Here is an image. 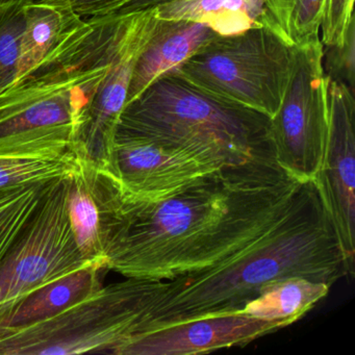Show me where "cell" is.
<instances>
[{"label":"cell","instance_id":"9","mask_svg":"<svg viewBox=\"0 0 355 355\" xmlns=\"http://www.w3.org/2000/svg\"><path fill=\"white\" fill-rule=\"evenodd\" d=\"M327 93V143L313 182L347 263L354 271L355 96L346 86L329 78Z\"/></svg>","mask_w":355,"mask_h":355},{"label":"cell","instance_id":"21","mask_svg":"<svg viewBox=\"0 0 355 355\" xmlns=\"http://www.w3.org/2000/svg\"><path fill=\"white\" fill-rule=\"evenodd\" d=\"M76 151L59 157H0V189L68 178L80 171Z\"/></svg>","mask_w":355,"mask_h":355},{"label":"cell","instance_id":"13","mask_svg":"<svg viewBox=\"0 0 355 355\" xmlns=\"http://www.w3.org/2000/svg\"><path fill=\"white\" fill-rule=\"evenodd\" d=\"M217 37V33L198 22L159 19L135 66L126 105Z\"/></svg>","mask_w":355,"mask_h":355},{"label":"cell","instance_id":"3","mask_svg":"<svg viewBox=\"0 0 355 355\" xmlns=\"http://www.w3.org/2000/svg\"><path fill=\"white\" fill-rule=\"evenodd\" d=\"M128 19L84 18L40 63L0 92V157L76 151Z\"/></svg>","mask_w":355,"mask_h":355},{"label":"cell","instance_id":"22","mask_svg":"<svg viewBox=\"0 0 355 355\" xmlns=\"http://www.w3.org/2000/svg\"><path fill=\"white\" fill-rule=\"evenodd\" d=\"M26 0L0 5V92L13 82L24 28Z\"/></svg>","mask_w":355,"mask_h":355},{"label":"cell","instance_id":"1","mask_svg":"<svg viewBox=\"0 0 355 355\" xmlns=\"http://www.w3.org/2000/svg\"><path fill=\"white\" fill-rule=\"evenodd\" d=\"M84 166L101 216L107 269L153 280L173 279L236 254L277 225L313 182L290 178L276 162L252 161L148 202L105 170Z\"/></svg>","mask_w":355,"mask_h":355},{"label":"cell","instance_id":"20","mask_svg":"<svg viewBox=\"0 0 355 355\" xmlns=\"http://www.w3.org/2000/svg\"><path fill=\"white\" fill-rule=\"evenodd\" d=\"M68 215L74 239L82 254L88 261L105 259L101 247V216L83 159L80 171L71 178Z\"/></svg>","mask_w":355,"mask_h":355},{"label":"cell","instance_id":"4","mask_svg":"<svg viewBox=\"0 0 355 355\" xmlns=\"http://www.w3.org/2000/svg\"><path fill=\"white\" fill-rule=\"evenodd\" d=\"M270 119L211 96L169 72L125 105L116 135L182 147L223 167H236L276 162Z\"/></svg>","mask_w":355,"mask_h":355},{"label":"cell","instance_id":"17","mask_svg":"<svg viewBox=\"0 0 355 355\" xmlns=\"http://www.w3.org/2000/svg\"><path fill=\"white\" fill-rule=\"evenodd\" d=\"M325 282L292 276L263 284L238 313L290 326L304 317L329 293Z\"/></svg>","mask_w":355,"mask_h":355},{"label":"cell","instance_id":"8","mask_svg":"<svg viewBox=\"0 0 355 355\" xmlns=\"http://www.w3.org/2000/svg\"><path fill=\"white\" fill-rule=\"evenodd\" d=\"M72 176L53 184L24 234L0 263V319L31 293L93 261L80 252L70 225Z\"/></svg>","mask_w":355,"mask_h":355},{"label":"cell","instance_id":"15","mask_svg":"<svg viewBox=\"0 0 355 355\" xmlns=\"http://www.w3.org/2000/svg\"><path fill=\"white\" fill-rule=\"evenodd\" d=\"M83 19L70 0H26L24 28L13 82L40 63Z\"/></svg>","mask_w":355,"mask_h":355},{"label":"cell","instance_id":"6","mask_svg":"<svg viewBox=\"0 0 355 355\" xmlns=\"http://www.w3.org/2000/svg\"><path fill=\"white\" fill-rule=\"evenodd\" d=\"M293 51L267 26H255L217 37L171 72L211 96L272 118L288 87Z\"/></svg>","mask_w":355,"mask_h":355},{"label":"cell","instance_id":"5","mask_svg":"<svg viewBox=\"0 0 355 355\" xmlns=\"http://www.w3.org/2000/svg\"><path fill=\"white\" fill-rule=\"evenodd\" d=\"M164 288L143 278L103 286L51 319L0 334V355H119L146 329Z\"/></svg>","mask_w":355,"mask_h":355},{"label":"cell","instance_id":"18","mask_svg":"<svg viewBox=\"0 0 355 355\" xmlns=\"http://www.w3.org/2000/svg\"><path fill=\"white\" fill-rule=\"evenodd\" d=\"M327 0H266L263 26L290 46L320 37Z\"/></svg>","mask_w":355,"mask_h":355},{"label":"cell","instance_id":"19","mask_svg":"<svg viewBox=\"0 0 355 355\" xmlns=\"http://www.w3.org/2000/svg\"><path fill=\"white\" fill-rule=\"evenodd\" d=\"M58 180L0 189V263L21 238Z\"/></svg>","mask_w":355,"mask_h":355},{"label":"cell","instance_id":"10","mask_svg":"<svg viewBox=\"0 0 355 355\" xmlns=\"http://www.w3.org/2000/svg\"><path fill=\"white\" fill-rule=\"evenodd\" d=\"M223 166L189 149L141 137L115 135L105 171L135 198L148 202L169 198Z\"/></svg>","mask_w":355,"mask_h":355},{"label":"cell","instance_id":"27","mask_svg":"<svg viewBox=\"0 0 355 355\" xmlns=\"http://www.w3.org/2000/svg\"><path fill=\"white\" fill-rule=\"evenodd\" d=\"M28 1H32V3H36V1H41V0H28Z\"/></svg>","mask_w":355,"mask_h":355},{"label":"cell","instance_id":"14","mask_svg":"<svg viewBox=\"0 0 355 355\" xmlns=\"http://www.w3.org/2000/svg\"><path fill=\"white\" fill-rule=\"evenodd\" d=\"M105 259L91 261L18 301L0 319V334L51 319L103 288Z\"/></svg>","mask_w":355,"mask_h":355},{"label":"cell","instance_id":"24","mask_svg":"<svg viewBox=\"0 0 355 355\" xmlns=\"http://www.w3.org/2000/svg\"><path fill=\"white\" fill-rule=\"evenodd\" d=\"M354 17V0H327L320 38L324 46L340 45L349 22Z\"/></svg>","mask_w":355,"mask_h":355},{"label":"cell","instance_id":"26","mask_svg":"<svg viewBox=\"0 0 355 355\" xmlns=\"http://www.w3.org/2000/svg\"><path fill=\"white\" fill-rule=\"evenodd\" d=\"M14 1H18V0H0V5H5V3H14Z\"/></svg>","mask_w":355,"mask_h":355},{"label":"cell","instance_id":"7","mask_svg":"<svg viewBox=\"0 0 355 355\" xmlns=\"http://www.w3.org/2000/svg\"><path fill=\"white\" fill-rule=\"evenodd\" d=\"M323 55L320 37L294 46L288 87L270 119L276 163L298 182L315 180L325 155L328 93Z\"/></svg>","mask_w":355,"mask_h":355},{"label":"cell","instance_id":"25","mask_svg":"<svg viewBox=\"0 0 355 355\" xmlns=\"http://www.w3.org/2000/svg\"><path fill=\"white\" fill-rule=\"evenodd\" d=\"M173 0H128L124 3L115 15H126V14L136 13V12L145 11L153 9L162 3H169Z\"/></svg>","mask_w":355,"mask_h":355},{"label":"cell","instance_id":"16","mask_svg":"<svg viewBox=\"0 0 355 355\" xmlns=\"http://www.w3.org/2000/svg\"><path fill=\"white\" fill-rule=\"evenodd\" d=\"M266 0H173L155 7L161 20H187L232 36L263 26Z\"/></svg>","mask_w":355,"mask_h":355},{"label":"cell","instance_id":"11","mask_svg":"<svg viewBox=\"0 0 355 355\" xmlns=\"http://www.w3.org/2000/svg\"><path fill=\"white\" fill-rule=\"evenodd\" d=\"M155 8L128 14V24L93 99L88 120L76 142L80 159L105 169L111 159L116 130L128 101V89L139 55L157 28Z\"/></svg>","mask_w":355,"mask_h":355},{"label":"cell","instance_id":"2","mask_svg":"<svg viewBox=\"0 0 355 355\" xmlns=\"http://www.w3.org/2000/svg\"><path fill=\"white\" fill-rule=\"evenodd\" d=\"M315 182L277 225L217 265L165 282L145 331L164 324L240 311L263 284L309 278L332 286L352 276Z\"/></svg>","mask_w":355,"mask_h":355},{"label":"cell","instance_id":"12","mask_svg":"<svg viewBox=\"0 0 355 355\" xmlns=\"http://www.w3.org/2000/svg\"><path fill=\"white\" fill-rule=\"evenodd\" d=\"M286 327L284 322L257 319L238 311L205 315L146 330L132 338L119 355L205 354L244 346Z\"/></svg>","mask_w":355,"mask_h":355},{"label":"cell","instance_id":"23","mask_svg":"<svg viewBox=\"0 0 355 355\" xmlns=\"http://www.w3.org/2000/svg\"><path fill=\"white\" fill-rule=\"evenodd\" d=\"M324 73L355 93V17L349 22L340 46H324Z\"/></svg>","mask_w":355,"mask_h":355}]
</instances>
